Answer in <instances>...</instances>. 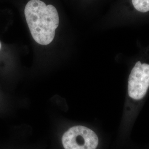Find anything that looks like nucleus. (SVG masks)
<instances>
[{"mask_svg": "<svg viewBox=\"0 0 149 149\" xmlns=\"http://www.w3.org/2000/svg\"><path fill=\"white\" fill-rule=\"evenodd\" d=\"M149 89V64L138 61L129 74L128 102L136 105L141 101Z\"/></svg>", "mask_w": 149, "mask_h": 149, "instance_id": "nucleus-2", "label": "nucleus"}, {"mask_svg": "<svg viewBox=\"0 0 149 149\" xmlns=\"http://www.w3.org/2000/svg\"><path fill=\"white\" fill-rule=\"evenodd\" d=\"M98 143L97 134L90 129L81 125L70 128L62 138L65 149H96Z\"/></svg>", "mask_w": 149, "mask_h": 149, "instance_id": "nucleus-3", "label": "nucleus"}, {"mask_svg": "<svg viewBox=\"0 0 149 149\" xmlns=\"http://www.w3.org/2000/svg\"><path fill=\"white\" fill-rule=\"evenodd\" d=\"M1 48H2V44H1V43L0 42V50L1 49Z\"/></svg>", "mask_w": 149, "mask_h": 149, "instance_id": "nucleus-5", "label": "nucleus"}, {"mask_svg": "<svg viewBox=\"0 0 149 149\" xmlns=\"http://www.w3.org/2000/svg\"><path fill=\"white\" fill-rule=\"evenodd\" d=\"M24 15L34 40L43 45L52 43L59 26L56 8L40 0H31L25 7Z\"/></svg>", "mask_w": 149, "mask_h": 149, "instance_id": "nucleus-1", "label": "nucleus"}, {"mask_svg": "<svg viewBox=\"0 0 149 149\" xmlns=\"http://www.w3.org/2000/svg\"><path fill=\"white\" fill-rule=\"evenodd\" d=\"M134 8L140 12L149 11V0H132Z\"/></svg>", "mask_w": 149, "mask_h": 149, "instance_id": "nucleus-4", "label": "nucleus"}]
</instances>
